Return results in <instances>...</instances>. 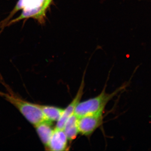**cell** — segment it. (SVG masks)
Wrapping results in <instances>:
<instances>
[{
    "label": "cell",
    "mask_w": 151,
    "mask_h": 151,
    "mask_svg": "<svg viewBox=\"0 0 151 151\" xmlns=\"http://www.w3.org/2000/svg\"><path fill=\"white\" fill-rule=\"evenodd\" d=\"M68 140L63 130L55 128L46 147L51 151L65 150L67 149Z\"/></svg>",
    "instance_id": "cell-6"
},
{
    "label": "cell",
    "mask_w": 151,
    "mask_h": 151,
    "mask_svg": "<svg viewBox=\"0 0 151 151\" xmlns=\"http://www.w3.org/2000/svg\"><path fill=\"white\" fill-rule=\"evenodd\" d=\"M52 125V122L45 121L34 126L41 140L45 147L48 145L54 132Z\"/></svg>",
    "instance_id": "cell-7"
},
{
    "label": "cell",
    "mask_w": 151,
    "mask_h": 151,
    "mask_svg": "<svg viewBox=\"0 0 151 151\" xmlns=\"http://www.w3.org/2000/svg\"><path fill=\"white\" fill-rule=\"evenodd\" d=\"M84 77H83V79L81 81V85H80V87L78 89L77 94L76 95L74 99L72 100V102L67 106V108L65 109H64L62 116L57 122L56 128L63 129V127H64L65 122L67 121L68 119L71 115L74 114L76 108L77 107L78 103H80L81 97L84 93Z\"/></svg>",
    "instance_id": "cell-5"
},
{
    "label": "cell",
    "mask_w": 151,
    "mask_h": 151,
    "mask_svg": "<svg viewBox=\"0 0 151 151\" xmlns=\"http://www.w3.org/2000/svg\"><path fill=\"white\" fill-rule=\"evenodd\" d=\"M105 89V87L97 97L78 103L74 111L76 116L79 118L86 115L103 113L108 102L122 90V87L116 89L111 94L106 93Z\"/></svg>",
    "instance_id": "cell-1"
},
{
    "label": "cell",
    "mask_w": 151,
    "mask_h": 151,
    "mask_svg": "<svg viewBox=\"0 0 151 151\" xmlns=\"http://www.w3.org/2000/svg\"><path fill=\"white\" fill-rule=\"evenodd\" d=\"M47 121L58 122L62 116L64 109L54 106L40 105Z\"/></svg>",
    "instance_id": "cell-9"
},
{
    "label": "cell",
    "mask_w": 151,
    "mask_h": 151,
    "mask_svg": "<svg viewBox=\"0 0 151 151\" xmlns=\"http://www.w3.org/2000/svg\"><path fill=\"white\" fill-rule=\"evenodd\" d=\"M51 0H30L26 6L23 9L21 14L12 21L9 24L14 23L24 19H35L40 22H43L45 12Z\"/></svg>",
    "instance_id": "cell-3"
},
{
    "label": "cell",
    "mask_w": 151,
    "mask_h": 151,
    "mask_svg": "<svg viewBox=\"0 0 151 151\" xmlns=\"http://www.w3.org/2000/svg\"><path fill=\"white\" fill-rule=\"evenodd\" d=\"M103 121L102 113L86 115L79 117L78 120L79 133L86 136L92 134L102 125Z\"/></svg>",
    "instance_id": "cell-4"
},
{
    "label": "cell",
    "mask_w": 151,
    "mask_h": 151,
    "mask_svg": "<svg viewBox=\"0 0 151 151\" xmlns=\"http://www.w3.org/2000/svg\"><path fill=\"white\" fill-rule=\"evenodd\" d=\"M78 117L73 114L68 119L63 130L68 140L72 141L77 137L79 133L78 126Z\"/></svg>",
    "instance_id": "cell-8"
},
{
    "label": "cell",
    "mask_w": 151,
    "mask_h": 151,
    "mask_svg": "<svg viewBox=\"0 0 151 151\" xmlns=\"http://www.w3.org/2000/svg\"><path fill=\"white\" fill-rule=\"evenodd\" d=\"M30 1V0H19L18 1L16 5L15 6L14 8L11 12L10 14L6 19L7 20H9V19L13 16L14 15L19 11L23 9L29 2ZM7 20H6L5 21H6Z\"/></svg>",
    "instance_id": "cell-10"
},
{
    "label": "cell",
    "mask_w": 151,
    "mask_h": 151,
    "mask_svg": "<svg viewBox=\"0 0 151 151\" xmlns=\"http://www.w3.org/2000/svg\"><path fill=\"white\" fill-rule=\"evenodd\" d=\"M0 95L4 97L7 100L17 108L25 118L34 126L47 121L40 105L24 101L11 92L5 93L0 92Z\"/></svg>",
    "instance_id": "cell-2"
}]
</instances>
